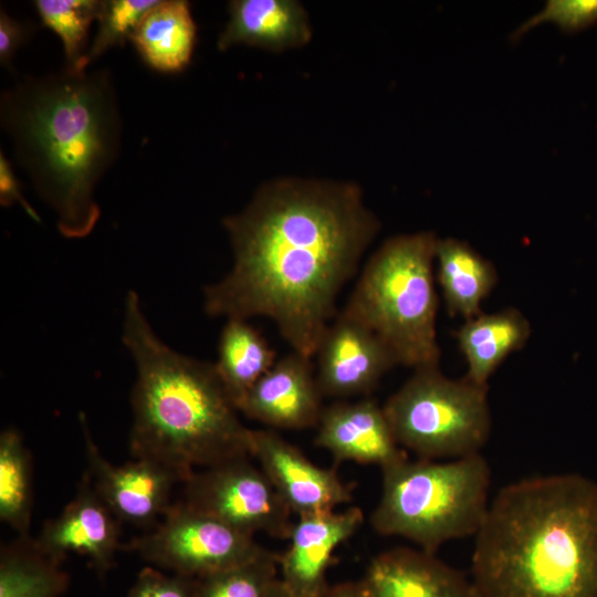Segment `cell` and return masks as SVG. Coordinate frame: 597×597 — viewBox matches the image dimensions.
Instances as JSON below:
<instances>
[{"instance_id": "obj_26", "label": "cell", "mask_w": 597, "mask_h": 597, "mask_svg": "<svg viewBox=\"0 0 597 597\" xmlns=\"http://www.w3.org/2000/svg\"><path fill=\"white\" fill-rule=\"evenodd\" d=\"M279 573V555L265 549L248 563L198 578L195 597H270Z\"/></svg>"}, {"instance_id": "obj_27", "label": "cell", "mask_w": 597, "mask_h": 597, "mask_svg": "<svg viewBox=\"0 0 597 597\" xmlns=\"http://www.w3.org/2000/svg\"><path fill=\"white\" fill-rule=\"evenodd\" d=\"M158 0L102 1L97 17L98 28L85 57L88 67L108 50L123 45L130 38L147 11Z\"/></svg>"}, {"instance_id": "obj_16", "label": "cell", "mask_w": 597, "mask_h": 597, "mask_svg": "<svg viewBox=\"0 0 597 597\" xmlns=\"http://www.w3.org/2000/svg\"><path fill=\"white\" fill-rule=\"evenodd\" d=\"M314 443L336 463L354 461L380 469L408 457L398 444L383 406L373 399L338 401L323 408Z\"/></svg>"}, {"instance_id": "obj_13", "label": "cell", "mask_w": 597, "mask_h": 597, "mask_svg": "<svg viewBox=\"0 0 597 597\" xmlns=\"http://www.w3.org/2000/svg\"><path fill=\"white\" fill-rule=\"evenodd\" d=\"M119 523L85 471L74 498L57 516L44 523L33 540L48 557L62 563L67 555L76 554L104 575L114 565L121 548Z\"/></svg>"}, {"instance_id": "obj_7", "label": "cell", "mask_w": 597, "mask_h": 597, "mask_svg": "<svg viewBox=\"0 0 597 597\" xmlns=\"http://www.w3.org/2000/svg\"><path fill=\"white\" fill-rule=\"evenodd\" d=\"M383 409L398 444L419 459L481 453L491 434L488 386L451 379L439 367L416 369Z\"/></svg>"}, {"instance_id": "obj_20", "label": "cell", "mask_w": 597, "mask_h": 597, "mask_svg": "<svg viewBox=\"0 0 597 597\" xmlns=\"http://www.w3.org/2000/svg\"><path fill=\"white\" fill-rule=\"evenodd\" d=\"M531 336L528 320L514 307L467 320L455 338L468 370L465 378L488 386L490 377L514 352L524 347Z\"/></svg>"}, {"instance_id": "obj_30", "label": "cell", "mask_w": 597, "mask_h": 597, "mask_svg": "<svg viewBox=\"0 0 597 597\" xmlns=\"http://www.w3.org/2000/svg\"><path fill=\"white\" fill-rule=\"evenodd\" d=\"M36 29L38 27L30 22H21L11 18L1 7L0 64L2 67L12 71L13 59L18 50L31 39Z\"/></svg>"}, {"instance_id": "obj_28", "label": "cell", "mask_w": 597, "mask_h": 597, "mask_svg": "<svg viewBox=\"0 0 597 597\" xmlns=\"http://www.w3.org/2000/svg\"><path fill=\"white\" fill-rule=\"evenodd\" d=\"M554 23L566 33H574L597 23V0H549L542 11L516 29V40L542 23Z\"/></svg>"}, {"instance_id": "obj_5", "label": "cell", "mask_w": 597, "mask_h": 597, "mask_svg": "<svg viewBox=\"0 0 597 597\" xmlns=\"http://www.w3.org/2000/svg\"><path fill=\"white\" fill-rule=\"evenodd\" d=\"M431 231L395 235L369 258L343 310L390 349L398 365L439 367Z\"/></svg>"}, {"instance_id": "obj_12", "label": "cell", "mask_w": 597, "mask_h": 597, "mask_svg": "<svg viewBox=\"0 0 597 597\" xmlns=\"http://www.w3.org/2000/svg\"><path fill=\"white\" fill-rule=\"evenodd\" d=\"M315 356L323 397L338 399L369 394L398 365L378 336L343 311L327 326Z\"/></svg>"}, {"instance_id": "obj_2", "label": "cell", "mask_w": 597, "mask_h": 597, "mask_svg": "<svg viewBox=\"0 0 597 597\" xmlns=\"http://www.w3.org/2000/svg\"><path fill=\"white\" fill-rule=\"evenodd\" d=\"M0 124L18 165L54 210L60 233L87 237L101 217L95 188L115 163L122 140L109 70L64 66L25 75L2 91Z\"/></svg>"}, {"instance_id": "obj_19", "label": "cell", "mask_w": 597, "mask_h": 597, "mask_svg": "<svg viewBox=\"0 0 597 597\" xmlns=\"http://www.w3.org/2000/svg\"><path fill=\"white\" fill-rule=\"evenodd\" d=\"M136 51L150 69L180 73L191 63L197 27L186 0H158L143 17L132 38Z\"/></svg>"}, {"instance_id": "obj_15", "label": "cell", "mask_w": 597, "mask_h": 597, "mask_svg": "<svg viewBox=\"0 0 597 597\" xmlns=\"http://www.w3.org/2000/svg\"><path fill=\"white\" fill-rule=\"evenodd\" d=\"M358 506L298 516L289 536V547L279 555L284 586L298 597H325L326 570L334 551L363 525Z\"/></svg>"}, {"instance_id": "obj_11", "label": "cell", "mask_w": 597, "mask_h": 597, "mask_svg": "<svg viewBox=\"0 0 597 597\" xmlns=\"http://www.w3.org/2000/svg\"><path fill=\"white\" fill-rule=\"evenodd\" d=\"M251 458L297 516L335 511L353 501V486L335 469L314 464L273 429H251Z\"/></svg>"}, {"instance_id": "obj_24", "label": "cell", "mask_w": 597, "mask_h": 597, "mask_svg": "<svg viewBox=\"0 0 597 597\" xmlns=\"http://www.w3.org/2000/svg\"><path fill=\"white\" fill-rule=\"evenodd\" d=\"M32 460L20 432L0 434V520L19 536H29L33 505Z\"/></svg>"}, {"instance_id": "obj_25", "label": "cell", "mask_w": 597, "mask_h": 597, "mask_svg": "<svg viewBox=\"0 0 597 597\" xmlns=\"http://www.w3.org/2000/svg\"><path fill=\"white\" fill-rule=\"evenodd\" d=\"M102 1L97 0H36L34 8L44 27L61 40L65 67L84 71L90 27L97 20Z\"/></svg>"}, {"instance_id": "obj_22", "label": "cell", "mask_w": 597, "mask_h": 597, "mask_svg": "<svg viewBox=\"0 0 597 597\" xmlns=\"http://www.w3.org/2000/svg\"><path fill=\"white\" fill-rule=\"evenodd\" d=\"M275 362V352L248 320L227 321L219 337L214 368L237 408Z\"/></svg>"}, {"instance_id": "obj_21", "label": "cell", "mask_w": 597, "mask_h": 597, "mask_svg": "<svg viewBox=\"0 0 597 597\" xmlns=\"http://www.w3.org/2000/svg\"><path fill=\"white\" fill-rule=\"evenodd\" d=\"M434 262L447 311L465 321L481 314L483 300L499 280L492 262L455 238L437 239Z\"/></svg>"}, {"instance_id": "obj_17", "label": "cell", "mask_w": 597, "mask_h": 597, "mask_svg": "<svg viewBox=\"0 0 597 597\" xmlns=\"http://www.w3.org/2000/svg\"><path fill=\"white\" fill-rule=\"evenodd\" d=\"M362 584L370 597H481L471 578L420 548L379 553Z\"/></svg>"}, {"instance_id": "obj_31", "label": "cell", "mask_w": 597, "mask_h": 597, "mask_svg": "<svg viewBox=\"0 0 597 597\" xmlns=\"http://www.w3.org/2000/svg\"><path fill=\"white\" fill-rule=\"evenodd\" d=\"M0 202L4 207L19 203L32 220L41 221V217L22 195L21 184L13 166L2 150L0 151Z\"/></svg>"}, {"instance_id": "obj_14", "label": "cell", "mask_w": 597, "mask_h": 597, "mask_svg": "<svg viewBox=\"0 0 597 597\" xmlns=\"http://www.w3.org/2000/svg\"><path fill=\"white\" fill-rule=\"evenodd\" d=\"M311 359L292 350L276 360L248 391L239 411L272 429L316 427L323 395Z\"/></svg>"}, {"instance_id": "obj_9", "label": "cell", "mask_w": 597, "mask_h": 597, "mask_svg": "<svg viewBox=\"0 0 597 597\" xmlns=\"http://www.w3.org/2000/svg\"><path fill=\"white\" fill-rule=\"evenodd\" d=\"M184 501L191 507L255 536L287 540L292 511L271 480L249 458L195 471L184 483Z\"/></svg>"}, {"instance_id": "obj_33", "label": "cell", "mask_w": 597, "mask_h": 597, "mask_svg": "<svg viewBox=\"0 0 597 597\" xmlns=\"http://www.w3.org/2000/svg\"><path fill=\"white\" fill-rule=\"evenodd\" d=\"M270 597H298L291 593L282 583L281 579L275 584ZM326 597V596H325Z\"/></svg>"}, {"instance_id": "obj_1", "label": "cell", "mask_w": 597, "mask_h": 597, "mask_svg": "<svg viewBox=\"0 0 597 597\" xmlns=\"http://www.w3.org/2000/svg\"><path fill=\"white\" fill-rule=\"evenodd\" d=\"M231 270L203 290L212 317H268L293 352L313 358L380 223L353 182L281 178L222 220Z\"/></svg>"}, {"instance_id": "obj_4", "label": "cell", "mask_w": 597, "mask_h": 597, "mask_svg": "<svg viewBox=\"0 0 597 597\" xmlns=\"http://www.w3.org/2000/svg\"><path fill=\"white\" fill-rule=\"evenodd\" d=\"M123 343L136 366L129 451L171 469L182 484L196 471L251 458L250 432L214 364L182 355L151 328L136 292L125 301Z\"/></svg>"}, {"instance_id": "obj_29", "label": "cell", "mask_w": 597, "mask_h": 597, "mask_svg": "<svg viewBox=\"0 0 597 597\" xmlns=\"http://www.w3.org/2000/svg\"><path fill=\"white\" fill-rule=\"evenodd\" d=\"M196 578L166 575L155 567L143 568L126 597H195Z\"/></svg>"}, {"instance_id": "obj_23", "label": "cell", "mask_w": 597, "mask_h": 597, "mask_svg": "<svg viewBox=\"0 0 597 597\" xmlns=\"http://www.w3.org/2000/svg\"><path fill=\"white\" fill-rule=\"evenodd\" d=\"M69 585L61 563L41 553L30 536L1 548L0 597H59Z\"/></svg>"}, {"instance_id": "obj_8", "label": "cell", "mask_w": 597, "mask_h": 597, "mask_svg": "<svg viewBox=\"0 0 597 597\" xmlns=\"http://www.w3.org/2000/svg\"><path fill=\"white\" fill-rule=\"evenodd\" d=\"M146 562L191 578H202L248 563L263 548L253 535L174 502L155 530L125 546Z\"/></svg>"}, {"instance_id": "obj_10", "label": "cell", "mask_w": 597, "mask_h": 597, "mask_svg": "<svg viewBox=\"0 0 597 597\" xmlns=\"http://www.w3.org/2000/svg\"><path fill=\"white\" fill-rule=\"evenodd\" d=\"M87 473L109 510L121 522L149 525L161 519L172 505V490L180 478L168 467L147 458H134L124 464L109 462L100 451L80 413Z\"/></svg>"}, {"instance_id": "obj_3", "label": "cell", "mask_w": 597, "mask_h": 597, "mask_svg": "<svg viewBox=\"0 0 597 597\" xmlns=\"http://www.w3.org/2000/svg\"><path fill=\"white\" fill-rule=\"evenodd\" d=\"M471 573L481 597H597V482L562 473L501 488Z\"/></svg>"}, {"instance_id": "obj_18", "label": "cell", "mask_w": 597, "mask_h": 597, "mask_svg": "<svg viewBox=\"0 0 597 597\" xmlns=\"http://www.w3.org/2000/svg\"><path fill=\"white\" fill-rule=\"evenodd\" d=\"M228 11L229 20L217 41L220 51L244 44L282 52L312 39L308 14L295 0H233Z\"/></svg>"}, {"instance_id": "obj_6", "label": "cell", "mask_w": 597, "mask_h": 597, "mask_svg": "<svg viewBox=\"0 0 597 597\" xmlns=\"http://www.w3.org/2000/svg\"><path fill=\"white\" fill-rule=\"evenodd\" d=\"M373 528L400 536L428 553L475 536L490 505L491 469L482 453L447 462L408 457L381 469Z\"/></svg>"}, {"instance_id": "obj_32", "label": "cell", "mask_w": 597, "mask_h": 597, "mask_svg": "<svg viewBox=\"0 0 597 597\" xmlns=\"http://www.w3.org/2000/svg\"><path fill=\"white\" fill-rule=\"evenodd\" d=\"M326 597H370L362 582L343 583L328 589Z\"/></svg>"}]
</instances>
